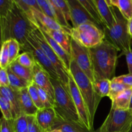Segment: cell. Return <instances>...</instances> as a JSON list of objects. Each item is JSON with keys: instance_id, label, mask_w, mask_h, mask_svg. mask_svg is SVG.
Instances as JSON below:
<instances>
[{"instance_id": "6da1fadb", "label": "cell", "mask_w": 132, "mask_h": 132, "mask_svg": "<svg viewBox=\"0 0 132 132\" xmlns=\"http://www.w3.org/2000/svg\"><path fill=\"white\" fill-rule=\"evenodd\" d=\"M0 24L1 43L12 39L18 41L21 46L36 28L33 21L15 3L6 17L0 18Z\"/></svg>"}, {"instance_id": "7a4b0ae2", "label": "cell", "mask_w": 132, "mask_h": 132, "mask_svg": "<svg viewBox=\"0 0 132 132\" xmlns=\"http://www.w3.org/2000/svg\"><path fill=\"white\" fill-rule=\"evenodd\" d=\"M94 77L112 80L115 77L118 59V49L104 39L95 47L89 48Z\"/></svg>"}, {"instance_id": "3957f363", "label": "cell", "mask_w": 132, "mask_h": 132, "mask_svg": "<svg viewBox=\"0 0 132 132\" xmlns=\"http://www.w3.org/2000/svg\"><path fill=\"white\" fill-rule=\"evenodd\" d=\"M70 73L72 75L85 101L90 116V122L94 126V117L102 98L95 92L94 83L81 70L73 59H72L70 66Z\"/></svg>"}, {"instance_id": "277c9868", "label": "cell", "mask_w": 132, "mask_h": 132, "mask_svg": "<svg viewBox=\"0 0 132 132\" xmlns=\"http://www.w3.org/2000/svg\"><path fill=\"white\" fill-rule=\"evenodd\" d=\"M115 22L111 28L103 27L104 39L113 45L123 55L131 48V37L128 28V19L122 15L119 9L112 6Z\"/></svg>"}, {"instance_id": "5b68a950", "label": "cell", "mask_w": 132, "mask_h": 132, "mask_svg": "<svg viewBox=\"0 0 132 132\" xmlns=\"http://www.w3.org/2000/svg\"><path fill=\"white\" fill-rule=\"evenodd\" d=\"M51 82L54 90V108L56 114L64 119L82 125L70 92L63 86L60 80L51 78Z\"/></svg>"}, {"instance_id": "8992f818", "label": "cell", "mask_w": 132, "mask_h": 132, "mask_svg": "<svg viewBox=\"0 0 132 132\" xmlns=\"http://www.w3.org/2000/svg\"><path fill=\"white\" fill-rule=\"evenodd\" d=\"M72 38L88 48L95 47L104 40L103 29L94 23H84L70 30Z\"/></svg>"}, {"instance_id": "52a82bcc", "label": "cell", "mask_w": 132, "mask_h": 132, "mask_svg": "<svg viewBox=\"0 0 132 132\" xmlns=\"http://www.w3.org/2000/svg\"><path fill=\"white\" fill-rule=\"evenodd\" d=\"M131 127V109L111 108L100 129L102 132H129Z\"/></svg>"}, {"instance_id": "ba28073f", "label": "cell", "mask_w": 132, "mask_h": 132, "mask_svg": "<svg viewBox=\"0 0 132 132\" xmlns=\"http://www.w3.org/2000/svg\"><path fill=\"white\" fill-rule=\"evenodd\" d=\"M31 34L38 42L46 55L49 58L50 61L54 64V67L57 72L58 76H59V79L61 81L63 86L68 91H69L68 82H69L70 72L68 70L66 66L64 65L63 61L58 56L57 54L54 51V50L52 48L49 44L46 42L43 34L41 33V32L37 27H36V29L31 33Z\"/></svg>"}, {"instance_id": "9c48e42d", "label": "cell", "mask_w": 132, "mask_h": 132, "mask_svg": "<svg viewBox=\"0 0 132 132\" xmlns=\"http://www.w3.org/2000/svg\"><path fill=\"white\" fill-rule=\"evenodd\" d=\"M21 50L23 52H30L33 55L36 62L46 70L52 79L60 80L54 64L52 63L39 44L31 34L25 43L21 46Z\"/></svg>"}, {"instance_id": "30bf717a", "label": "cell", "mask_w": 132, "mask_h": 132, "mask_svg": "<svg viewBox=\"0 0 132 132\" xmlns=\"http://www.w3.org/2000/svg\"><path fill=\"white\" fill-rule=\"evenodd\" d=\"M71 56L81 70L94 82L95 77L89 48L72 38Z\"/></svg>"}, {"instance_id": "8fae6325", "label": "cell", "mask_w": 132, "mask_h": 132, "mask_svg": "<svg viewBox=\"0 0 132 132\" xmlns=\"http://www.w3.org/2000/svg\"><path fill=\"white\" fill-rule=\"evenodd\" d=\"M68 87H69V91L71 96L73 99L75 105L77 108L81 123L89 131H94V126L92 125L91 122H90V116H89L88 112L87 107H86L85 101L81 95V92H80L79 90L70 73L69 74Z\"/></svg>"}, {"instance_id": "7c38bea8", "label": "cell", "mask_w": 132, "mask_h": 132, "mask_svg": "<svg viewBox=\"0 0 132 132\" xmlns=\"http://www.w3.org/2000/svg\"><path fill=\"white\" fill-rule=\"evenodd\" d=\"M70 12L71 21L73 28L84 23H94L99 27L96 21L77 0H66Z\"/></svg>"}, {"instance_id": "4fadbf2b", "label": "cell", "mask_w": 132, "mask_h": 132, "mask_svg": "<svg viewBox=\"0 0 132 132\" xmlns=\"http://www.w3.org/2000/svg\"><path fill=\"white\" fill-rule=\"evenodd\" d=\"M33 82L46 91L54 101V90L51 82V77L37 62L33 68Z\"/></svg>"}, {"instance_id": "5bb4252c", "label": "cell", "mask_w": 132, "mask_h": 132, "mask_svg": "<svg viewBox=\"0 0 132 132\" xmlns=\"http://www.w3.org/2000/svg\"><path fill=\"white\" fill-rule=\"evenodd\" d=\"M35 116L37 124L43 132H48L52 130L57 117L54 107L39 109Z\"/></svg>"}, {"instance_id": "9a60e30c", "label": "cell", "mask_w": 132, "mask_h": 132, "mask_svg": "<svg viewBox=\"0 0 132 132\" xmlns=\"http://www.w3.org/2000/svg\"><path fill=\"white\" fill-rule=\"evenodd\" d=\"M31 19L33 21L36 26L39 27L41 29L46 32L48 34L50 35L68 54L71 55V41L72 37L68 32L62 30H49L44 27L41 24L36 22L32 17H30Z\"/></svg>"}, {"instance_id": "2e32d148", "label": "cell", "mask_w": 132, "mask_h": 132, "mask_svg": "<svg viewBox=\"0 0 132 132\" xmlns=\"http://www.w3.org/2000/svg\"><path fill=\"white\" fill-rule=\"evenodd\" d=\"M29 17H32L36 22L41 24L46 28L49 30H62L65 31L70 34V31L67 28L62 27L56 20L53 19L51 17L46 15L39 10L34 9L32 10V12Z\"/></svg>"}, {"instance_id": "e0dca14e", "label": "cell", "mask_w": 132, "mask_h": 132, "mask_svg": "<svg viewBox=\"0 0 132 132\" xmlns=\"http://www.w3.org/2000/svg\"><path fill=\"white\" fill-rule=\"evenodd\" d=\"M18 95L22 114L27 116H36L39 109L32 101L28 92V88L19 90Z\"/></svg>"}, {"instance_id": "ac0fdd59", "label": "cell", "mask_w": 132, "mask_h": 132, "mask_svg": "<svg viewBox=\"0 0 132 132\" xmlns=\"http://www.w3.org/2000/svg\"><path fill=\"white\" fill-rule=\"evenodd\" d=\"M0 95L6 98L10 103L14 112V120L23 115L19 103L18 91H15L10 87L0 86Z\"/></svg>"}, {"instance_id": "d6986e66", "label": "cell", "mask_w": 132, "mask_h": 132, "mask_svg": "<svg viewBox=\"0 0 132 132\" xmlns=\"http://www.w3.org/2000/svg\"><path fill=\"white\" fill-rule=\"evenodd\" d=\"M57 115V114H56ZM52 130H59L62 132H92L80 124L64 119L57 115Z\"/></svg>"}, {"instance_id": "ffe728a7", "label": "cell", "mask_w": 132, "mask_h": 132, "mask_svg": "<svg viewBox=\"0 0 132 132\" xmlns=\"http://www.w3.org/2000/svg\"><path fill=\"white\" fill-rule=\"evenodd\" d=\"M36 25V24H35ZM36 27L39 29V30L41 31V33L43 35L44 37H45V40L46 41V42L49 44L50 46H51L52 48L54 50V51L57 54L58 56L61 59V60L63 61V63H64V65L66 66L67 68L68 69V70L70 72V66L71 61H72V56L70 55L49 34H48L46 32L43 30V29H41L39 27Z\"/></svg>"}, {"instance_id": "44dd1931", "label": "cell", "mask_w": 132, "mask_h": 132, "mask_svg": "<svg viewBox=\"0 0 132 132\" xmlns=\"http://www.w3.org/2000/svg\"><path fill=\"white\" fill-rule=\"evenodd\" d=\"M98 12L104 22V27L111 28L115 22L112 7H110L105 0H94Z\"/></svg>"}, {"instance_id": "7402d4cb", "label": "cell", "mask_w": 132, "mask_h": 132, "mask_svg": "<svg viewBox=\"0 0 132 132\" xmlns=\"http://www.w3.org/2000/svg\"><path fill=\"white\" fill-rule=\"evenodd\" d=\"M132 94V88L127 89L119 94L112 101V108L113 109H130V101Z\"/></svg>"}, {"instance_id": "603a6c76", "label": "cell", "mask_w": 132, "mask_h": 132, "mask_svg": "<svg viewBox=\"0 0 132 132\" xmlns=\"http://www.w3.org/2000/svg\"><path fill=\"white\" fill-rule=\"evenodd\" d=\"M9 67L15 74L27 80L30 82H33V69L27 68L19 64L15 60L9 64Z\"/></svg>"}, {"instance_id": "cb8c5ba5", "label": "cell", "mask_w": 132, "mask_h": 132, "mask_svg": "<svg viewBox=\"0 0 132 132\" xmlns=\"http://www.w3.org/2000/svg\"><path fill=\"white\" fill-rule=\"evenodd\" d=\"M6 70L9 75L10 87L15 91H19L25 88H28L32 83L15 74L9 67L6 68Z\"/></svg>"}, {"instance_id": "d4e9b609", "label": "cell", "mask_w": 132, "mask_h": 132, "mask_svg": "<svg viewBox=\"0 0 132 132\" xmlns=\"http://www.w3.org/2000/svg\"><path fill=\"white\" fill-rule=\"evenodd\" d=\"M93 83L95 92L100 97H108L110 91L111 80L108 79L95 77Z\"/></svg>"}, {"instance_id": "484cf974", "label": "cell", "mask_w": 132, "mask_h": 132, "mask_svg": "<svg viewBox=\"0 0 132 132\" xmlns=\"http://www.w3.org/2000/svg\"><path fill=\"white\" fill-rule=\"evenodd\" d=\"M77 1L86 9L89 14L96 21L99 27H101L103 29V27L104 26V22L98 12L95 3V1L94 0H77Z\"/></svg>"}, {"instance_id": "4316f807", "label": "cell", "mask_w": 132, "mask_h": 132, "mask_svg": "<svg viewBox=\"0 0 132 132\" xmlns=\"http://www.w3.org/2000/svg\"><path fill=\"white\" fill-rule=\"evenodd\" d=\"M14 2L19 9L28 15L31 14L34 9L41 11L36 0H14Z\"/></svg>"}, {"instance_id": "83f0119b", "label": "cell", "mask_w": 132, "mask_h": 132, "mask_svg": "<svg viewBox=\"0 0 132 132\" xmlns=\"http://www.w3.org/2000/svg\"><path fill=\"white\" fill-rule=\"evenodd\" d=\"M0 108L2 116L6 120H14V112L9 101L0 95Z\"/></svg>"}, {"instance_id": "f1b7e54d", "label": "cell", "mask_w": 132, "mask_h": 132, "mask_svg": "<svg viewBox=\"0 0 132 132\" xmlns=\"http://www.w3.org/2000/svg\"><path fill=\"white\" fill-rule=\"evenodd\" d=\"M16 60L22 66L31 69H33L36 64V61L33 55L29 52H23V53L19 54Z\"/></svg>"}, {"instance_id": "f546056e", "label": "cell", "mask_w": 132, "mask_h": 132, "mask_svg": "<svg viewBox=\"0 0 132 132\" xmlns=\"http://www.w3.org/2000/svg\"><path fill=\"white\" fill-rule=\"evenodd\" d=\"M130 88V87L128 86L127 85L122 84L121 82H116L111 80V86L110 91L108 95V97L111 99V101H113L121 93L124 92L127 89Z\"/></svg>"}, {"instance_id": "4dcf8cb0", "label": "cell", "mask_w": 132, "mask_h": 132, "mask_svg": "<svg viewBox=\"0 0 132 132\" xmlns=\"http://www.w3.org/2000/svg\"><path fill=\"white\" fill-rule=\"evenodd\" d=\"M117 8L126 19L129 20L132 17V0H117Z\"/></svg>"}, {"instance_id": "1f68e13d", "label": "cell", "mask_w": 132, "mask_h": 132, "mask_svg": "<svg viewBox=\"0 0 132 132\" xmlns=\"http://www.w3.org/2000/svg\"><path fill=\"white\" fill-rule=\"evenodd\" d=\"M21 50V45L15 39L9 40V64L12 63L19 55V52Z\"/></svg>"}, {"instance_id": "d6a6232c", "label": "cell", "mask_w": 132, "mask_h": 132, "mask_svg": "<svg viewBox=\"0 0 132 132\" xmlns=\"http://www.w3.org/2000/svg\"><path fill=\"white\" fill-rule=\"evenodd\" d=\"M28 90L30 95L33 102L34 103L35 105L38 108V109L43 108V104L41 102V100H40L38 88H37V85L34 82H32L28 87Z\"/></svg>"}, {"instance_id": "836d02e7", "label": "cell", "mask_w": 132, "mask_h": 132, "mask_svg": "<svg viewBox=\"0 0 132 132\" xmlns=\"http://www.w3.org/2000/svg\"><path fill=\"white\" fill-rule=\"evenodd\" d=\"M1 44L2 46L0 56V67L1 68H6L9 66V41H5Z\"/></svg>"}, {"instance_id": "e575fe53", "label": "cell", "mask_w": 132, "mask_h": 132, "mask_svg": "<svg viewBox=\"0 0 132 132\" xmlns=\"http://www.w3.org/2000/svg\"><path fill=\"white\" fill-rule=\"evenodd\" d=\"M15 132H28L27 116L22 115L14 120Z\"/></svg>"}, {"instance_id": "d590c367", "label": "cell", "mask_w": 132, "mask_h": 132, "mask_svg": "<svg viewBox=\"0 0 132 132\" xmlns=\"http://www.w3.org/2000/svg\"><path fill=\"white\" fill-rule=\"evenodd\" d=\"M38 88V91L39 94V97L40 100H41V103L43 105L44 108H51V107H54V101L50 95H48L46 91L42 89L41 88Z\"/></svg>"}, {"instance_id": "8d00e7d4", "label": "cell", "mask_w": 132, "mask_h": 132, "mask_svg": "<svg viewBox=\"0 0 132 132\" xmlns=\"http://www.w3.org/2000/svg\"><path fill=\"white\" fill-rule=\"evenodd\" d=\"M14 0H0V18L7 15L14 6Z\"/></svg>"}, {"instance_id": "74e56055", "label": "cell", "mask_w": 132, "mask_h": 132, "mask_svg": "<svg viewBox=\"0 0 132 132\" xmlns=\"http://www.w3.org/2000/svg\"><path fill=\"white\" fill-rule=\"evenodd\" d=\"M36 1H37L42 12H43L44 14L48 15V16L51 17V18H52L55 20H56L54 12H53L52 10L49 0H36Z\"/></svg>"}, {"instance_id": "f35d334b", "label": "cell", "mask_w": 132, "mask_h": 132, "mask_svg": "<svg viewBox=\"0 0 132 132\" xmlns=\"http://www.w3.org/2000/svg\"><path fill=\"white\" fill-rule=\"evenodd\" d=\"M1 132H15L14 120H6L2 116L1 118Z\"/></svg>"}, {"instance_id": "ab89813d", "label": "cell", "mask_w": 132, "mask_h": 132, "mask_svg": "<svg viewBox=\"0 0 132 132\" xmlns=\"http://www.w3.org/2000/svg\"><path fill=\"white\" fill-rule=\"evenodd\" d=\"M28 121V132H43L38 125L35 116H27Z\"/></svg>"}, {"instance_id": "60d3db41", "label": "cell", "mask_w": 132, "mask_h": 132, "mask_svg": "<svg viewBox=\"0 0 132 132\" xmlns=\"http://www.w3.org/2000/svg\"><path fill=\"white\" fill-rule=\"evenodd\" d=\"M112 81L121 82V83L127 85L129 87L132 88V73H128V74L122 75L118 77H115L112 79Z\"/></svg>"}, {"instance_id": "b9f144b4", "label": "cell", "mask_w": 132, "mask_h": 132, "mask_svg": "<svg viewBox=\"0 0 132 132\" xmlns=\"http://www.w3.org/2000/svg\"><path fill=\"white\" fill-rule=\"evenodd\" d=\"M0 86L10 87L9 75L6 68L0 69Z\"/></svg>"}, {"instance_id": "7bdbcfd3", "label": "cell", "mask_w": 132, "mask_h": 132, "mask_svg": "<svg viewBox=\"0 0 132 132\" xmlns=\"http://www.w3.org/2000/svg\"><path fill=\"white\" fill-rule=\"evenodd\" d=\"M124 55H125V56H126L129 73H132V49H130L129 51L125 53Z\"/></svg>"}, {"instance_id": "ee69618b", "label": "cell", "mask_w": 132, "mask_h": 132, "mask_svg": "<svg viewBox=\"0 0 132 132\" xmlns=\"http://www.w3.org/2000/svg\"><path fill=\"white\" fill-rule=\"evenodd\" d=\"M128 32L130 36H132V17L129 20H128Z\"/></svg>"}, {"instance_id": "f6af8a7d", "label": "cell", "mask_w": 132, "mask_h": 132, "mask_svg": "<svg viewBox=\"0 0 132 132\" xmlns=\"http://www.w3.org/2000/svg\"><path fill=\"white\" fill-rule=\"evenodd\" d=\"M111 1H112V5L117 7V5H118V1H117V0H111Z\"/></svg>"}, {"instance_id": "bcb514c9", "label": "cell", "mask_w": 132, "mask_h": 132, "mask_svg": "<svg viewBox=\"0 0 132 132\" xmlns=\"http://www.w3.org/2000/svg\"><path fill=\"white\" fill-rule=\"evenodd\" d=\"M105 1H106L108 5H109L110 7H112V6H113V5H112V1H111V0H105Z\"/></svg>"}, {"instance_id": "7dc6e473", "label": "cell", "mask_w": 132, "mask_h": 132, "mask_svg": "<svg viewBox=\"0 0 132 132\" xmlns=\"http://www.w3.org/2000/svg\"><path fill=\"white\" fill-rule=\"evenodd\" d=\"M48 132H62V131L59 130H52Z\"/></svg>"}, {"instance_id": "c3c4849f", "label": "cell", "mask_w": 132, "mask_h": 132, "mask_svg": "<svg viewBox=\"0 0 132 132\" xmlns=\"http://www.w3.org/2000/svg\"><path fill=\"white\" fill-rule=\"evenodd\" d=\"M130 109H131L132 110V94H131V101H130Z\"/></svg>"}, {"instance_id": "681fc988", "label": "cell", "mask_w": 132, "mask_h": 132, "mask_svg": "<svg viewBox=\"0 0 132 132\" xmlns=\"http://www.w3.org/2000/svg\"><path fill=\"white\" fill-rule=\"evenodd\" d=\"M92 132H102V131H101V130L100 128H99V129H97V130H95V131H92Z\"/></svg>"}, {"instance_id": "f907efd6", "label": "cell", "mask_w": 132, "mask_h": 132, "mask_svg": "<svg viewBox=\"0 0 132 132\" xmlns=\"http://www.w3.org/2000/svg\"><path fill=\"white\" fill-rule=\"evenodd\" d=\"M129 132H132V127H131V130H130V131H129Z\"/></svg>"}, {"instance_id": "816d5d0a", "label": "cell", "mask_w": 132, "mask_h": 132, "mask_svg": "<svg viewBox=\"0 0 132 132\" xmlns=\"http://www.w3.org/2000/svg\"><path fill=\"white\" fill-rule=\"evenodd\" d=\"M131 40H132V36H131Z\"/></svg>"}]
</instances>
